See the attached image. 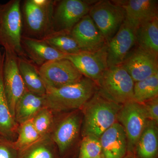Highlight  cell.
I'll list each match as a JSON object with an SVG mask.
<instances>
[{
  "mask_svg": "<svg viewBox=\"0 0 158 158\" xmlns=\"http://www.w3.org/2000/svg\"><path fill=\"white\" fill-rule=\"evenodd\" d=\"M44 106L54 113L81 110L96 93V83L83 77L79 81L59 88L46 89Z\"/></svg>",
  "mask_w": 158,
  "mask_h": 158,
  "instance_id": "1",
  "label": "cell"
},
{
  "mask_svg": "<svg viewBox=\"0 0 158 158\" xmlns=\"http://www.w3.org/2000/svg\"><path fill=\"white\" fill-rule=\"evenodd\" d=\"M122 105L111 101L97 92L81 109L82 137L92 136L99 138L105 131L117 122Z\"/></svg>",
  "mask_w": 158,
  "mask_h": 158,
  "instance_id": "2",
  "label": "cell"
},
{
  "mask_svg": "<svg viewBox=\"0 0 158 158\" xmlns=\"http://www.w3.org/2000/svg\"><path fill=\"white\" fill-rule=\"evenodd\" d=\"M23 27L21 1L0 4V46L18 57L27 58L21 45Z\"/></svg>",
  "mask_w": 158,
  "mask_h": 158,
  "instance_id": "3",
  "label": "cell"
},
{
  "mask_svg": "<svg viewBox=\"0 0 158 158\" xmlns=\"http://www.w3.org/2000/svg\"><path fill=\"white\" fill-rule=\"evenodd\" d=\"M96 84L97 92L111 101L123 105L133 100L135 82L121 65L108 67Z\"/></svg>",
  "mask_w": 158,
  "mask_h": 158,
  "instance_id": "4",
  "label": "cell"
},
{
  "mask_svg": "<svg viewBox=\"0 0 158 158\" xmlns=\"http://www.w3.org/2000/svg\"><path fill=\"white\" fill-rule=\"evenodd\" d=\"M55 1L47 6H39L32 0H26L21 7L23 36L43 39L52 33L53 14Z\"/></svg>",
  "mask_w": 158,
  "mask_h": 158,
  "instance_id": "5",
  "label": "cell"
},
{
  "mask_svg": "<svg viewBox=\"0 0 158 158\" xmlns=\"http://www.w3.org/2000/svg\"><path fill=\"white\" fill-rule=\"evenodd\" d=\"M82 122L81 110L71 111L55 118L49 135L62 158L67 155L78 138Z\"/></svg>",
  "mask_w": 158,
  "mask_h": 158,
  "instance_id": "6",
  "label": "cell"
},
{
  "mask_svg": "<svg viewBox=\"0 0 158 158\" xmlns=\"http://www.w3.org/2000/svg\"><path fill=\"white\" fill-rule=\"evenodd\" d=\"M88 15L107 43L117 33L126 19L123 9L112 1H96L90 7Z\"/></svg>",
  "mask_w": 158,
  "mask_h": 158,
  "instance_id": "7",
  "label": "cell"
},
{
  "mask_svg": "<svg viewBox=\"0 0 158 158\" xmlns=\"http://www.w3.org/2000/svg\"><path fill=\"white\" fill-rule=\"evenodd\" d=\"M148 119L143 104L132 100L122 105L117 122L123 127L127 140V153L134 154L139 137Z\"/></svg>",
  "mask_w": 158,
  "mask_h": 158,
  "instance_id": "8",
  "label": "cell"
},
{
  "mask_svg": "<svg viewBox=\"0 0 158 158\" xmlns=\"http://www.w3.org/2000/svg\"><path fill=\"white\" fill-rule=\"evenodd\" d=\"M96 2L84 0L55 1L52 20L53 31L70 32L73 27L88 14L90 7Z\"/></svg>",
  "mask_w": 158,
  "mask_h": 158,
  "instance_id": "9",
  "label": "cell"
},
{
  "mask_svg": "<svg viewBox=\"0 0 158 158\" xmlns=\"http://www.w3.org/2000/svg\"><path fill=\"white\" fill-rule=\"evenodd\" d=\"M40 77L48 88H59L75 84L83 77V75L69 60H53L39 67Z\"/></svg>",
  "mask_w": 158,
  "mask_h": 158,
  "instance_id": "10",
  "label": "cell"
},
{
  "mask_svg": "<svg viewBox=\"0 0 158 158\" xmlns=\"http://www.w3.org/2000/svg\"><path fill=\"white\" fill-rule=\"evenodd\" d=\"M4 51L3 87L7 103L14 118L16 103L27 90L18 66L17 56L8 50H4Z\"/></svg>",
  "mask_w": 158,
  "mask_h": 158,
  "instance_id": "11",
  "label": "cell"
},
{
  "mask_svg": "<svg viewBox=\"0 0 158 158\" xmlns=\"http://www.w3.org/2000/svg\"><path fill=\"white\" fill-rule=\"evenodd\" d=\"M65 59L72 62L83 76L96 83L108 68L107 45L95 52L67 55Z\"/></svg>",
  "mask_w": 158,
  "mask_h": 158,
  "instance_id": "12",
  "label": "cell"
},
{
  "mask_svg": "<svg viewBox=\"0 0 158 158\" xmlns=\"http://www.w3.org/2000/svg\"><path fill=\"white\" fill-rule=\"evenodd\" d=\"M158 58L136 45L128 54L121 65L135 83L158 73Z\"/></svg>",
  "mask_w": 158,
  "mask_h": 158,
  "instance_id": "13",
  "label": "cell"
},
{
  "mask_svg": "<svg viewBox=\"0 0 158 158\" xmlns=\"http://www.w3.org/2000/svg\"><path fill=\"white\" fill-rule=\"evenodd\" d=\"M136 29L125 20L120 28L107 44L108 67L122 64L136 45Z\"/></svg>",
  "mask_w": 158,
  "mask_h": 158,
  "instance_id": "14",
  "label": "cell"
},
{
  "mask_svg": "<svg viewBox=\"0 0 158 158\" xmlns=\"http://www.w3.org/2000/svg\"><path fill=\"white\" fill-rule=\"evenodd\" d=\"M70 34L77 43L81 52H95L107 44L88 14L84 16L73 27Z\"/></svg>",
  "mask_w": 158,
  "mask_h": 158,
  "instance_id": "15",
  "label": "cell"
},
{
  "mask_svg": "<svg viewBox=\"0 0 158 158\" xmlns=\"http://www.w3.org/2000/svg\"><path fill=\"white\" fill-rule=\"evenodd\" d=\"M112 2L123 9L126 20L135 29L143 23L158 17L157 0H115Z\"/></svg>",
  "mask_w": 158,
  "mask_h": 158,
  "instance_id": "16",
  "label": "cell"
},
{
  "mask_svg": "<svg viewBox=\"0 0 158 158\" xmlns=\"http://www.w3.org/2000/svg\"><path fill=\"white\" fill-rule=\"evenodd\" d=\"M21 45L27 57L38 67L49 61L65 59L67 56L52 47L43 39L23 35Z\"/></svg>",
  "mask_w": 158,
  "mask_h": 158,
  "instance_id": "17",
  "label": "cell"
},
{
  "mask_svg": "<svg viewBox=\"0 0 158 158\" xmlns=\"http://www.w3.org/2000/svg\"><path fill=\"white\" fill-rule=\"evenodd\" d=\"M104 158H123L127 153V140L123 127L116 122L99 138Z\"/></svg>",
  "mask_w": 158,
  "mask_h": 158,
  "instance_id": "18",
  "label": "cell"
},
{
  "mask_svg": "<svg viewBox=\"0 0 158 158\" xmlns=\"http://www.w3.org/2000/svg\"><path fill=\"white\" fill-rule=\"evenodd\" d=\"M5 53H0V136L11 142L17 136L19 125L11 115L4 92L3 82V67Z\"/></svg>",
  "mask_w": 158,
  "mask_h": 158,
  "instance_id": "19",
  "label": "cell"
},
{
  "mask_svg": "<svg viewBox=\"0 0 158 158\" xmlns=\"http://www.w3.org/2000/svg\"><path fill=\"white\" fill-rule=\"evenodd\" d=\"M138 158H158V123L148 120L134 151Z\"/></svg>",
  "mask_w": 158,
  "mask_h": 158,
  "instance_id": "20",
  "label": "cell"
},
{
  "mask_svg": "<svg viewBox=\"0 0 158 158\" xmlns=\"http://www.w3.org/2000/svg\"><path fill=\"white\" fill-rule=\"evenodd\" d=\"M20 73L27 90L40 96L46 93V88L39 72V67L25 57H17Z\"/></svg>",
  "mask_w": 158,
  "mask_h": 158,
  "instance_id": "21",
  "label": "cell"
},
{
  "mask_svg": "<svg viewBox=\"0 0 158 158\" xmlns=\"http://www.w3.org/2000/svg\"><path fill=\"white\" fill-rule=\"evenodd\" d=\"M44 106V96L27 90L19 100L15 108L14 118L19 125L31 120Z\"/></svg>",
  "mask_w": 158,
  "mask_h": 158,
  "instance_id": "22",
  "label": "cell"
},
{
  "mask_svg": "<svg viewBox=\"0 0 158 158\" xmlns=\"http://www.w3.org/2000/svg\"><path fill=\"white\" fill-rule=\"evenodd\" d=\"M135 34L136 45L158 57V17L138 26Z\"/></svg>",
  "mask_w": 158,
  "mask_h": 158,
  "instance_id": "23",
  "label": "cell"
},
{
  "mask_svg": "<svg viewBox=\"0 0 158 158\" xmlns=\"http://www.w3.org/2000/svg\"><path fill=\"white\" fill-rule=\"evenodd\" d=\"M17 158H62L50 136L40 138L34 144L18 152Z\"/></svg>",
  "mask_w": 158,
  "mask_h": 158,
  "instance_id": "24",
  "label": "cell"
},
{
  "mask_svg": "<svg viewBox=\"0 0 158 158\" xmlns=\"http://www.w3.org/2000/svg\"><path fill=\"white\" fill-rule=\"evenodd\" d=\"M43 40L52 47L67 55H74L81 52L70 32L54 31Z\"/></svg>",
  "mask_w": 158,
  "mask_h": 158,
  "instance_id": "25",
  "label": "cell"
},
{
  "mask_svg": "<svg viewBox=\"0 0 158 158\" xmlns=\"http://www.w3.org/2000/svg\"><path fill=\"white\" fill-rule=\"evenodd\" d=\"M158 97V73L134 84L133 101L144 103Z\"/></svg>",
  "mask_w": 158,
  "mask_h": 158,
  "instance_id": "26",
  "label": "cell"
},
{
  "mask_svg": "<svg viewBox=\"0 0 158 158\" xmlns=\"http://www.w3.org/2000/svg\"><path fill=\"white\" fill-rule=\"evenodd\" d=\"M41 138L30 120L19 125L17 138L12 144L18 152L34 144Z\"/></svg>",
  "mask_w": 158,
  "mask_h": 158,
  "instance_id": "27",
  "label": "cell"
},
{
  "mask_svg": "<svg viewBox=\"0 0 158 158\" xmlns=\"http://www.w3.org/2000/svg\"><path fill=\"white\" fill-rule=\"evenodd\" d=\"M54 119L53 112L48 108L44 107L40 110L31 121L40 135L43 137L50 134Z\"/></svg>",
  "mask_w": 158,
  "mask_h": 158,
  "instance_id": "28",
  "label": "cell"
},
{
  "mask_svg": "<svg viewBox=\"0 0 158 158\" xmlns=\"http://www.w3.org/2000/svg\"><path fill=\"white\" fill-rule=\"evenodd\" d=\"M83 138L77 158H98L103 155L99 138L92 136Z\"/></svg>",
  "mask_w": 158,
  "mask_h": 158,
  "instance_id": "29",
  "label": "cell"
},
{
  "mask_svg": "<svg viewBox=\"0 0 158 158\" xmlns=\"http://www.w3.org/2000/svg\"><path fill=\"white\" fill-rule=\"evenodd\" d=\"M18 151L12 142L0 136V158H17Z\"/></svg>",
  "mask_w": 158,
  "mask_h": 158,
  "instance_id": "30",
  "label": "cell"
},
{
  "mask_svg": "<svg viewBox=\"0 0 158 158\" xmlns=\"http://www.w3.org/2000/svg\"><path fill=\"white\" fill-rule=\"evenodd\" d=\"M148 120L158 123V97L142 103Z\"/></svg>",
  "mask_w": 158,
  "mask_h": 158,
  "instance_id": "31",
  "label": "cell"
},
{
  "mask_svg": "<svg viewBox=\"0 0 158 158\" xmlns=\"http://www.w3.org/2000/svg\"><path fill=\"white\" fill-rule=\"evenodd\" d=\"M33 2L39 6H47L51 2V0H32Z\"/></svg>",
  "mask_w": 158,
  "mask_h": 158,
  "instance_id": "32",
  "label": "cell"
},
{
  "mask_svg": "<svg viewBox=\"0 0 158 158\" xmlns=\"http://www.w3.org/2000/svg\"><path fill=\"white\" fill-rule=\"evenodd\" d=\"M123 158H138L135 156L134 154L130 153H127Z\"/></svg>",
  "mask_w": 158,
  "mask_h": 158,
  "instance_id": "33",
  "label": "cell"
},
{
  "mask_svg": "<svg viewBox=\"0 0 158 158\" xmlns=\"http://www.w3.org/2000/svg\"><path fill=\"white\" fill-rule=\"evenodd\" d=\"M98 158H104L103 155L102 156H101L100 157H99Z\"/></svg>",
  "mask_w": 158,
  "mask_h": 158,
  "instance_id": "34",
  "label": "cell"
},
{
  "mask_svg": "<svg viewBox=\"0 0 158 158\" xmlns=\"http://www.w3.org/2000/svg\"><path fill=\"white\" fill-rule=\"evenodd\" d=\"M1 52L2 51H1V46H0V53H1Z\"/></svg>",
  "mask_w": 158,
  "mask_h": 158,
  "instance_id": "35",
  "label": "cell"
}]
</instances>
